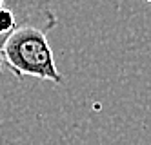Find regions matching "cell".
<instances>
[{"label":"cell","mask_w":151,"mask_h":145,"mask_svg":"<svg viewBox=\"0 0 151 145\" xmlns=\"http://www.w3.org/2000/svg\"><path fill=\"white\" fill-rule=\"evenodd\" d=\"M46 33L44 27L31 22L20 24L2 46V64H6L17 78L33 76L38 80L64 84Z\"/></svg>","instance_id":"obj_1"},{"label":"cell","mask_w":151,"mask_h":145,"mask_svg":"<svg viewBox=\"0 0 151 145\" xmlns=\"http://www.w3.org/2000/svg\"><path fill=\"white\" fill-rule=\"evenodd\" d=\"M146 2H149V4H151V0H146Z\"/></svg>","instance_id":"obj_4"},{"label":"cell","mask_w":151,"mask_h":145,"mask_svg":"<svg viewBox=\"0 0 151 145\" xmlns=\"http://www.w3.org/2000/svg\"><path fill=\"white\" fill-rule=\"evenodd\" d=\"M6 35H0V82L4 80V73H2V46H4V42H6Z\"/></svg>","instance_id":"obj_2"},{"label":"cell","mask_w":151,"mask_h":145,"mask_svg":"<svg viewBox=\"0 0 151 145\" xmlns=\"http://www.w3.org/2000/svg\"><path fill=\"white\" fill-rule=\"evenodd\" d=\"M6 6V0H0V7H4Z\"/></svg>","instance_id":"obj_3"}]
</instances>
